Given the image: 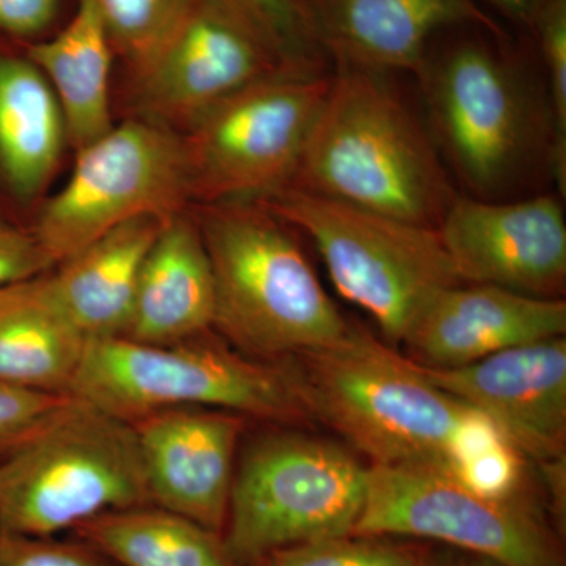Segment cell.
<instances>
[{"label": "cell", "mask_w": 566, "mask_h": 566, "mask_svg": "<svg viewBox=\"0 0 566 566\" xmlns=\"http://www.w3.org/2000/svg\"><path fill=\"white\" fill-rule=\"evenodd\" d=\"M150 504L134 424L66 395L0 452V531L51 538L85 521Z\"/></svg>", "instance_id": "5"}, {"label": "cell", "mask_w": 566, "mask_h": 566, "mask_svg": "<svg viewBox=\"0 0 566 566\" xmlns=\"http://www.w3.org/2000/svg\"><path fill=\"white\" fill-rule=\"evenodd\" d=\"M363 461L301 433L256 439L234 472L223 545L237 566L285 547L353 534L367 494Z\"/></svg>", "instance_id": "8"}, {"label": "cell", "mask_w": 566, "mask_h": 566, "mask_svg": "<svg viewBox=\"0 0 566 566\" xmlns=\"http://www.w3.org/2000/svg\"><path fill=\"white\" fill-rule=\"evenodd\" d=\"M311 419L379 465L452 472L490 420L424 378L411 357L354 327L337 344L285 359Z\"/></svg>", "instance_id": "3"}, {"label": "cell", "mask_w": 566, "mask_h": 566, "mask_svg": "<svg viewBox=\"0 0 566 566\" xmlns=\"http://www.w3.org/2000/svg\"><path fill=\"white\" fill-rule=\"evenodd\" d=\"M192 205L181 136L126 117L76 151L69 181L29 227L55 266L134 219L167 221Z\"/></svg>", "instance_id": "9"}, {"label": "cell", "mask_w": 566, "mask_h": 566, "mask_svg": "<svg viewBox=\"0 0 566 566\" xmlns=\"http://www.w3.org/2000/svg\"><path fill=\"white\" fill-rule=\"evenodd\" d=\"M428 553L390 536L338 535L285 547L260 566H424Z\"/></svg>", "instance_id": "25"}, {"label": "cell", "mask_w": 566, "mask_h": 566, "mask_svg": "<svg viewBox=\"0 0 566 566\" xmlns=\"http://www.w3.org/2000/svg\"><path fill=\"white\" fill-rule=\"evenodd\" d=\"M52 268L31 227L0 212V290L35 281Z\"/></svg>", "instance_id": "28"}, {"label": "cell", "mask_w": 566, "mask_h": 566, "mask_svg": "<svg viewBox=\"0 0 566 566\" xmlns=\"http://www.w3.org/2000/svg\"><path fill=\"white\" fill-rule=\"evenodd\" d=\"M424 566H501L490 558L463 553V551H447L442 554H428Z\"/></svg>", "instance_id": "33"}, {"label": "cell", "mask_w": 566, "mask_h": 566, "mask_svg": "<svg viewBox=\"0 0 566 566\" xmlns=\"http://www.w3.org/2000/svg\"><path fill=\"white\" fill-rule=\"evenodd\" d=\"M0 566H109L91 549L0 531Z\"/></svg>", "instance_id": "29"}, {"label": "cell", "mask_w": 566, "mask_h": 566, "mask_svg": "<svg viewBox=\"0 0 566 566\" xmlns=\"http://www.w3.org/2000/svg\"><path fill=\"white\" fill-rule=\"evenodd\" d=\"M329 74H275L181 133L192 205L259 200L292 185Z\"/></svg>", "instance_id": "10"}, {"label": "cell", "mask_w": 566, "mask_h": 566, "mask_svg": "<svg viewBox=\"0 0 566 566\" xmlns=\"http://www.w3.org/2000/svg\"><path fill=\"white\" fill-rule=\"evenodd\" d=\"M164 221L123 223L33 281L36 293L87 340L123 337L137 281Z\"/></svg>", "instance_id": "20"}, {"label": "cell", "mask_w": 566, "mask_h": 566, "mask_svg": "<svg viewBox=\"0 0 566 566\" xmlns=\"http://www.w3.org/2000/svg\"><path fill=\"white\" fill-rule=\"evenodd\" d=\"M70 147L62 109L22 44L0 39V212L29 226Z\"/></svg>", "instance_id": "18"}, {"label": "cell", "mask_w": 566, "mask_h": 566, "mask_svg": "<svg viewBox=\"0 0 566 566\" xmlns=\"http://www.w3.org/2000/svg\"><path fill=\"white\" fill-rule=\"evenodd\" d=\"M214 275L212 329L253 359L279 363L352 333L296 230L255 200L193 203Z\"/></svg>", "instance_id": "4"}, {"label": "cell", "mask_w": 566, "mask_h": 566, "mask_svg": "<svg viewBox=\"0 0 566 566\" xmlns=\"http://www.w3.org/2000/svg\"><path fill=\"white\" fill-rule=\"evenodd\" d=\"M565 333L566 303L560 297L461 282L431 297L403 344L417 364L453 368Z\"/></svg>", "instance_id": "17"}, {"label": "cell", "mask_w": 566, "mask_h": 566, "mask_svg": "<svg viewBox=\"0 0 566 566\" xmlns=\"http://www.w3.org/2000/svg\"><path fill=\"white\" fill-rule=\"evenodd\" d=\"M353 534L433 539L501 566H564L560 546L527 493L494 497L419 465H368Z\"/></svg>", "instance_id": "11"}, {"label": "cell", "mask_w": 566, "mask_h": 566, "mask_svg": "<svg viewBox=\"0 0 566 566\" xmlns=\"http://www.w3.org/2000/svg\"><path fill=\"white\" fill-rule=\"evenodd\" d=\"M308 39L331 65L416 76L428 44L463 24L502 28L479 0H293Z\"/></svg>", "instance_id": "16"}, {"label": "cell", "mask_w": 566, "mask_h": 566, "mask_svg": "<svg viewBox=\"0 0 566 566\" xmlns=\"http://www.w3.org/2000/svg\"><path fill=\"white\" fill-rule=\"evenodd\" d=\"M11 289H13V286H11ZM11 289L0 290V301H2L3 297H6L7 294H9Z\"/></svg>", "instance_id": "34"}, {"label": "cell", "mask_w": 566, "mask_h": 566, "mask_svg": "<svg viewBox=\"0 0 566 566\" xmlns=\"http://www.w3.org/2000/svg\"><path fill=\"white\" fill-rule=\"evenodd\" d=\"M66 395L32 392L0 382V452L17 444L22 436L50 415Z\"/></svg>", "instance_id": "31"}, {"label": "cell", "mask_w": 566, "mask_h": 566, "mask_svg": "<svg viewBox=\"0 0 566 566\" xmlns=\"http://www.w3.org/2000/svg\"><path fill=\"white\" fill-rule=\"evenodd\" d=\"M483 2L497 11L510 24L515 25L517 31L528 36L545 0H483Z\"/></svg>", "instance_id": "32"}, {"label": "cell", "mask_w": 566, "mask_h": 566, "mask_svg": "<svg viewBox=\"0 0 566 566\" xmlns=\"http://www.w3.org/2000/svg\"><path fill=\"white\" fill-rule=\"evenodd\" d=\"M214 275L191 207L163 222L145 255L123 337L175 345L212 329Z\"/></svg>", "instance_id": "19"}, {"label": "cell", "mask_w": 566, "mask_h": 566, "mask_svg": "<svg viewBox=\"0 0 566 566\" xmlns=\"http://www.w3.org/2000/svg\"><path fill=\"white\" fill-rule=\"evenodd\" d=\"M281 73L289 71L223 0H191L150 61L126 74L128 117L181 134L234 93Z\"/></svg>", "instance_id": "12"}, {"label": "cell", "mask_w": 566, "mask_h": 566, "mask_svg": "<svg viewBox=\"0 0 566 566\" xmlns=\"http://www.w3.org/2000/svg\"><path fill=\"white\" fill-rule=\"evenodd\" d=\"M91 340L70 395L136 422L164 409H219L266 422L311 419L285 360L266 363L200 342Z\"/></svg>", "instance_id": "6"}, {"label": "cell", "mask_w": 566, "mask_h": 566, "mask_svg": "<svg viewBox=\"0 0 566 566\" xmlns=\"http://www.w3.org/2000/svg\"><path fill=\"white\" fill-rule=\"evenodd\" d=\"M415 77L431 136L469 196L510 199L542 170L553 178L547 99L534 87L524 43L504 25L439 32Z\"/></svg>", "instance_id": "1"}, {"label": "cell", "mask_w": 566, "mask_h": 566, "mask_svg": "<svg viewBox=\"0 0 566 566\" xmlns=\"http://www.w3.org/2000/svg\"><path fill=\"white\" fill-rule=\"evenodd\" d=\"M88 342L36 293L33 281L0 301V382L70 395Z\"/></svg>", "instance_id": "22"}, {"label": "cell", "mask_w": 566, "mask_h": 566, "mask_svg": "<svg viewBox=\"0 0 566 566\" xmlns=\"http://www.w3.org/2000/svg\"><path fill=\"white\" fill-rule=\"evenodd\" d=\"M24 50L61 106L70 148L81 150L114 128L111 92L115 54L91 0H76L57 31L25 44Z\"/></svg>", "instance_id": "21"}, {"label": "cell", "mask_w": 566, "mask_h": 566, "mask_svg": "<svg viewBox=\"0 0 566 566\" xmlns=\"http://www.w3.org/2000/svg\"><path fill=\"white\" fill-rule=\"evenodd\" d=\"M63 0H0V39L32 44L63 24Z\"/></svg>", "instance_id": "30"}, {"label": "cell", "mask_w": 566, "mask_h": 566, "mask_svg": "<svg viewBox=\"0 0 566 566\" xmlns=\"http://www.w3.org/2000/svg\"><path fill=\"white\" fill-rule=\"evenodd\" d=\"M126 74L150 61L180 24L191 0H91Z\"/></svg>", "instance_id": "24"}, {"label": "cell", "mask_w": 566, "mask_h": 566, "mask_svg": "<svg viewBox=\"0 0 566 566\" xmlns=\"http://www.w3.org/2000/svg\"><path fill=\"white\" fill-rule=\"evenodd\" d=\"M76 528L122 566H237L219 534L159 506L104 513Z\"/></svg>", "instance_id": "23"}, {"label": "cell", "mask_w": 566, "mask_h": 566, "mask_svg": "<svg viewBox=\"0 0 566 566\" xmlns=\"http://www.w3.org/2000/svg\"><path fill=\"white\" fill-rule=\"evenodd\" d=\"M417 365L428 381L485 416L527 461L565 460V337L515 346L463 367Z\"/></svg>", "instance_id": "14"}, {"label": "cell", "mask_w": 566, "mask_h": 566, "mask_svg": "<svg viewBox=\"0 0 566 566\" xmlns=\"http://www.w3.org/2000/svg\"><path fill=\"white\" fill-rule=\"evenodd\" d=\"M290 186L434 229L460 193L397 73L346 63L331 65Z\"/></svg>", "instance_id": "2"}, {"label": "cell", "mask_w": 566, "mask_h": 566, "mask_svg": "<svg viewBox=\"0 0 566 566\" xmlns=\"http://www.w3.org/2000/svg\"><path fill=\"white\" fill-rule=\"evenodd\" d=\"M562 200L554 193L502 200L458 193L436 227L458 279L560 297L566 283Z\"/></svg>", "instance_id": "13"}, {"label": "cell", "mask_w": 566, "mask_h": 566, "mask_svg": "<svg viewBox=\"0 0 566 566\" xmlns=\"http://www.w3.org/2000/svg\"><path fill=\"white\" fill-rule=\"evenodd\" d=\"M536 57L545 69L553 132V180L566 191V0H545L531 32Z\"/></svg>", "instance_id": "27"}, {"label": "cell", "mask_w": 566, "mask_h": 566, "mask_svg": "<svg viewBox=\"0 0 566 566\" xmlns=\"http://www.w3.org/2000/svg\"><path fill=\"white\" fill-rule=\"evenodd\" d=\"M270 48L282 69L301 76H316L331 63L308 39L293 0H223Z\"/></svg>", "instance_id": "26"}, {"label": "cell", "mask_w": 566, "mask_h": 566, "mask_svg": "<svg viewBox=\"0 0 566 566\" xmlns=\"http://www.w3.org/2000/svg\"><path fill=\"white\" fill-rule=\"evenodd\" d=\"M255 202L311 238L337 292L367 312L392 344H403L436 293L461 283L434 227L292 186Z\"/></svg>", "instance_id": "7"}, {"label": "cell", "mask_w": 566, "mask_h": 566, "mask_svg": "<svg viewBox=\"0 0 566 566\" xmlns=\"http://www.w3.org/2000/svg\"><path fill=\"white\" fill-rule=\"evenodd\" d=\"M244 420L219 409L177 408L132 422L150 504L219 534L229 515Z\"/></svg>", "instance_id": "15"}]
</instances>
